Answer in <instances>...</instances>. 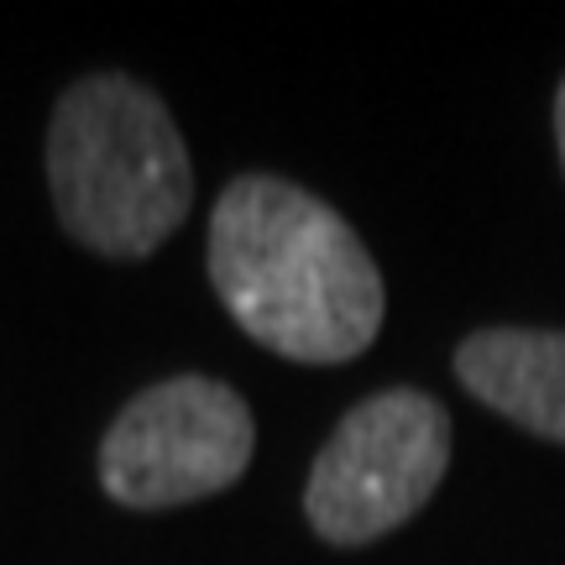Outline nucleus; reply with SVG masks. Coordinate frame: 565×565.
Masks as SVG:
<instances>
[{
  "instance_id": "obj_1",
  "label": "nucleus",
  "mask_w": 565,
  "mask_h": 565,
  "mask_svg": "<svg viewBox=\"0 0 565 565\" xmlns=\"http://www.w3.org/2000/svg\"><path fill=\"white\" fill-rule=\"evenodd\" d=\"M210 282L252 341L309 366L362 356L387 315L383 273L362 236L273 173H246L215 200Z\"/></svg>"
},
{
  "instance_id": "obj_2",
  "label": "nucleus",
  "mask_w": 565,
  "mask_h": 565,
  "mask_svg": "<svg viewBox=\"0 0 565 565\" xmlns=\"http://www.w3.org/2000/svg\"><path fill=\"white\" fill-rule=\"evenodd\" d=\"M47 189L63 231L100 257H152L194 204V168L168 105L131 74L63 89L47 126Z\"/></svg>"
},
{
  "instance_id": "obj_3",
  "label": "nucleus",
  "mask_w": 565,
  "mask_h": 565,
  "mask_svg": "<svg viewBox=\"0 0 565 565\" xmlns=\"http://www.w3.org/2000/svg\"><path fill=\"white\" fill-rule=\"evenodd\" d=\"M450 466V414L419 387H387L335 424L309 466L303 513L324 545H372L408 524Z\"/></svg>"
},
{
  "instance_id": "obj_4",
  "label": "nucleus",
  "mask_w": 565,
  "mask_h": 565,
  "mask_svg": "<svg viewBox=\"0 0 565 565\" xmlns=\"http://www.w3.org/2000/svg\"><path fill=\"white\" fill-rule=\"evenodd\" d=\"M257 424L236 387L168 377L141 387L100 440V487L126 508H179L242 482Z\"/></svg>"
},
{
  "instance_id": "obj_5",
  "label": "nucleus",
  "mask_w": 565,
  "mask_h": 565,
  "mask_svg": "<svg viewBox=\"0 0 565 565\" xmlns=\"http://www.w3.org/2000/svg\"><path fill=\"white\" fill-rule=\"evenodd\" d=\"M456 377L492 414L565 445V330H477L456 351Z\"/></svg>"
},
{
  "instance_id": "obj_6",
  "label": "nucleus",
  "mask_w": 565,
  "mask_h": 565,
  "mask_svg": "<svg viewBox=\"0 0 565 565\" xmlns=\"http://www.w3.org/2000/svg\"><path fill=\"white\" fill-rule=\"evenodd\" d=\"M555 141H561V168H565V79L555 89Z\"/></svg>"
}]
</instances>
